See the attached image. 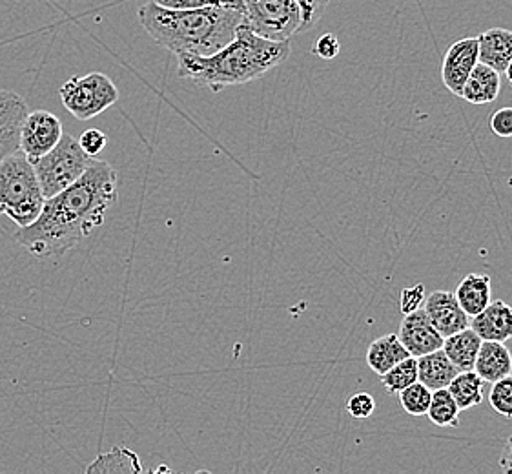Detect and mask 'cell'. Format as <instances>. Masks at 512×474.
<instances>
[{"mask_svg": "<svg viewBox=\"0 0 512 474\" xmlns=\"http://www.w3.org/2000/svg\"><path fill=\"white\" fill-rule=\"evenodd\" d=\"M119 199L110 163L95 159L72 186L44 201L41 216L15 232V241L39 259L62 258L101 227Z\"/></svg>", "mask_w": 512, "mask_h": 474, "instance_id": "cell-1", "label": "cell"}, {"mask_svg": "<svg viewBox=\"0 0 512 474\" xmlns=\"http://www.w3.org/2000/svg\"><path fill=\"white\" fill-rule=\"evenodd\" d=\"M292 52L290 41H268L246 26L237 28L236 37L208 57L179 55L177 73L181 79L205 86L214 93L228 86H241L261 79Z\"/></svg>", "mask_w": 512, "mask_h": 474, "instance_id": "cell-2", "label": "cell"}, {"mask_svg": "<svg viewBox=\"0 0 512 474\" xmlns=\"http://www.w3.org/2000/svg\"><path fill=\"white\" fill-rule=\"evenodd\" d=\"M144 31L174 55L208 57L225 48L245 22V13L226 8H166L154 0L137 11Z\"/></svg>", "mask_w": 512, "mask_h": 474, "instance_id": "cell-3", "label": "cell"}, {"mask_svg": "<svg viewBox=\"0 0 512 474\" xmlns=\"http://www.w3.org/2000/svg\"><path fill=\"white\" fill-rule=\"evenodd\" d=\"M46 197L42 194L35 166L21 150L0 161V214L17 227H28L41 216Z\"/></svg>", "mask_w": 512, "mask_h": 474, "instance_id": "cell-4", "label": "cell"}, {"mask_svg": "<svg viewBox=\"0 0 512 474\" xmlns=\"http://www.w3.org/2000/svg\"><path fill=\"white\" fill-rule=\"evenodd\" d=\"M97 157L86 154L72 135H62L57 146L35 161V174L46 199L57 196L92 166Z\"/></svg>", "mask_w": 512, "mask_h": 474, "instance_id": "cell-5", "label": "cell"}, {"mask_svg": "<svg viewBox=\"0 0 512 474\" xmlns=\"http://www.w3.org/2000/svg\"><path fill=\"white\" fill-rule=\"evenodd\" d=\"M59 95L64 108L79 121H90L119 101L117 86L101 72L68 79L62 84Z\"/></svg>", "mask_w": 512, "mask_h": 474, "instance_id": "cell-6", "label": "cell"}, {"mask_svg": "<svg viewBox=\"0 0 512 474\" xmlns=\"http://www.w3.org/2000/svg\"><path fill=\"white\" fill-rule=\"evenodd\" d=\"M245 24L268 41H290L301 33L303 15L297 0H243Z\"/></svg>", "mask_w": 512, "mask_h": 474, "instance_id": "cell-7", "label": "cell"}, {"mask_svg": "<svg viewBox=\"0 0 512 474\" xmlns=\"http://www.w3.org/2000/svg\"><path fill=\"white\" fill-rule=\"evenodd\" d=\"M62 135V123L57 115L48 110L30 112L22 124L21 152L35 163L57 146Z\"/></svg>", "mask_w": 512, "mask_h": 474, "instance_id": "cell-8", "label": "cell"}, {"mask_svg": "<svg viewBox=\"0 0 512 474\" xmlns=\"http://www.w3.org/2000/svg\"><path fill=\"white\" fill-rule=\"evenodd\" d=\"M480 62L478 59V37H465L458 42H454L451 48L443 57V66H441V81L445 88L461 97L463 86L467 83L474 66Z\"/></svg>", "mask_w": 512, "mask_h": 474, "instance_id": "cell-9", "label": "cell"}, {"mask_svg": "<svg viewBox=\"0 0 512 474\" xmlns=\"http://www.w3.org/2000/svg\"><path fill=\"white\" fill-rule=\"evenodd\" d=\"M28 114V104L19 93L0 90V161L21 150L22 124Z\"/></svg>", "mask_w": 512, "mask_h": 474, "instance_id": "cell-10", "label": "cell"}, {"mask_svg": "<svg viewBox=\"0 0 512 474\" xmlns=\"http://www.w3.org/2000/svg\"><path fill=\"white\" fill-rule=\"evenodd\" d=\"M423 310L427 312L429 320L443 338H449L452 334L467 329L471 318L461 309L454 292L449 290H434L425 298Z\"/></svg>", "mask_w": 512, "mask_h": 474, "instance_id": "cell-11", "label": "cell"}, {"mask_svg": "<svg viewBox=\"0 0 512 474\" xmlns=\"http://www.w3.org/2000/svg\"><path fill=\"white\" fill-rule=\"evenodd\" d=\"M403 347L409 351L410 356L420 358L423 354L438 351L443 347V336L432 325L425 310L407 314L401 321L400 332H398Z\"/></svg>", "mask_w": 512, "mask_h": 474, "instance_id": "cell-12", "label": "cell"}, {"mask_svg": "<svg viewBox=\"0 0 512 474\" xmlns=\"http://www.w3.org/2000/svg\"><path fill=\"white\" fill-rule=\"evenodd\" d=\"M471 327L483 341L512 340V303L503 299L491 301L485 309L472 318Z\"/></svg>", "mask_w": 512, "mask_h": 474, "instance_id": "cell-13", "label": "cell"}, {"mask_svg": "<svg viewBox=\"0 0 512 474\" xmlns=\"http://www.w3.org/2000/svg\"><path fill=\"white\" fill-rule=\"evenodd\" d=\"M502 90V79L500 73L492 70L491 66L478 62L474 66L467 83L463 86L461 99H465L467 103L482 106V104H491L498 99Z\"/></svg>", "mask_w": 512, "mask_h": 474, "instance_id": "cell-14", "label": "cell"}, {"mask_svg": "<svg viewBox=\"0 0 512 474\" xmlns=\"http://www.w3.org/2000/svg\"><path fill=\"white\" fill-rule=\"evenodd\" d=\"M478 59L498 73L505 72L512 59V31L491 28L478 37Z\"/></svg>", "mask_w": 512, "mask_h": 474, "instance_id": "cell-15", "label": "cell"}, {"mask_svg": "<svg viewBox=\"0 0 512 474\" xmlns=\"http://www.w3.org/2000/svg\"><path fill=\"white\" fill-rule=\"evenodd\" d=\"M474 371L482 376L483 382L494 383L512 372V354L502 341H482L476 356Z\"/></svg>", "mask_w": 512, "mask_h": 474, "instance_id": "cell-16", "label": "cell"}, {"mask_svg": "<svg viewBox=\"0 0 512 474\" xmlns=\"http://www.w3.org/2000/svg\"><path fill=\"white\" fill-rule=\"evenodd\" d=\"M492 281L487 274L472 272L461 279L454 296L458 299L461 309L469 318L480 314L491 303Z\"/></svg>", "mask_w": 512, "mask_h": 474, "instance_id": "cell-17", "label": "cell"}, {"mask_svg": "<svg viewBox=\"0 0 512 474\" xmlns=\"http://www.w3.org/2000/svg\"><path fill=\"white\" fill-rule=\"evenodd\" d=\"M458 372L460 371L447 358L443 349L423 354L418 358V382L427 385L431 391L449 387Z\"/></svg>", "mask_w": 512, "mask_h": 474, "instance_id": "cell-18", "label": "cell"}, {"mask_svg": "<svg viewBox=\"0 0 512 474\" xmlns=\"http://www.w3.org/2000/svg\"><path fill=\"white\" fill-rule=\"evenodd\" d=\"M482 338L471 329L460 330L443 340V352L456 365L458 371H474L476 356L482 347Z\"/></svg>", "mask_w": 512, "mask_h": 474, "instance_id": "cell-19", "label": "cell"}, {"mask_svg": "<svg viewBox=\"0 0 512 474\" xmlns=\"http://www.w3.org/2000/svg\"><path fill=\"white\" fill-rule=\"evenodd\" d=\"M409 356V351L403 347L398 334H387L370 343L365 360L370 369L381 376Z\"/></svg>", "mask_w": 512, "mask_h": 474, "instance_id": "cell-20", "label": "cell"}, {"mask_svg": "<svg viewBox=\"0 0 512 474\" xmlns=\"http://www.w3.org/2000/svg\"><path fill=\"white\" fill-rule=\"evenodd\" d=\"M483 387L485 382L476 371H463L456 374L451 385L447 387L451 391L452 398L458 403L460 411H467L483 402Z\"/></svg>", "mask_w": 512, "mask_h": 474, "instance_id": "cell-21", "label": "cell"}, {"mask_svg": "<svg viewBox=\"0 0 512 474\" xmlns=\"http://www.w3.org/2000/svg\"><path fill=\"white\" fill-rule=\"evenodd\" d=\"M143 465L139 456L126 449V447H115L110 453L101 454L95 458L86 473H141Z\"/></svg>", "mask_w": 512, "mask_h": 474, "instance_id": "cell-22", "label": "cell"}, {"mask_svg": "<svg viewBox=\"0 0 512 474\" xmlns=\"http://www.w3.org/2000/svg\"><path fill=\"white\" fill-rule=\"evenodd\" d=\"M460 413V407L452 398L451 391L447 387L432 391L431 405H429L427 416L434 425L443 427V429L460 427Z\"/></svg>", "mask_w": 512, "mask_h": 474, "instance_id": "cell-23", "label": "cell"}, {"mask_svg": "<svg viewBox=\"0 0 512 474\" xmlns=\"http://www.w3.org/2000/svg\"><path fill=\"white\" fill-rule=\"evenodd\" d=\"M379 378H381V385L385 387V391L389 394H400L403 389L418 382V358L409 356V358L401 360L390 371L381 374Z\"/></svg>", "mask_w": 512, "mask_h": 474, "instance_id": "cell-24", "label": "cell"}, {"mask_svg": "<svg viewBox=\"0 0 512 474\" xmlns=\"http://www.w3.org/2000/svg\"><path fill=\"white\" fill-rule=\"evenodd\" d=\"M432 391L421 382H414L400 392L403 411L409 416H425L431 405Z\"/></svg>", "mask_w": 512, "mask_h": 474, "instance_id": "cell-25", "label": "cell"}, {"mask_svg": "<svg viewBox=\"0 0 512 474\" xmlns=\"http://www.w3.org/2000/svg\"><path fill=\"white\" fill-rule=\"evenodd\" d=\"M489 403L496 414L503 418H512V372L492 383Z\"/></svg>", "mask_w": 512, "mask_h": 474, "instance_id": "cell-26", "label": "cell"}, {"mask_svg": "<svg viewBox=\"0 0 512 474\" xmlns=\"http://www.w3.org/2000/svg\"><path fill=\"white\" fill-rule=\"evenodd\" d=\"M166 8H226L245 13L243 0H154Z\"/></svg>", "mask_w": 512, "mask_h": 474, "instance_id": "cell-27", "label": "cell"}, {"mask_svg": "<svg viewBox=\"0 0 512 474\" xmlns=\"http://www.w3.org/2000/svg\"><path fill=\"white\" fill-rule=\"evenodd\" d=\"M376 411V400L369 392H356L347 400V413L356 420H367Z\"/></svg>", "mask_w": 512, "mask_h": 474, "instance_id": "cell-28", "label": "cell"}, {"mask_svg": "<svg viewBox=\"0 0 512 474\" xmlns=\"http://www.w3.org/2000/svg\"><path fill=\"white\" fill-rule=\"evenodd\" d=\"M297 4L301 6V15H303L301 31H308L312 30L318 24L319 19L323 17L330 0H297Z\"/></svg>", "mask_w": 512, "mask_h": 474, "instance_id": "cell-29", "label": "cell"}, {"mask_svg": "<svg viewBox=\"0 0 512 474\" xmlns=\"http://www.w3.org/2000/svg\"><path fill=\"white\" fill-rule=\"evenodd\" d=\"M425 285L423 283H416L412 287H405L401 290L400 296V309L401 314H410V312H416V310L423 309V303H425Z\"/></svg>", "mask_w": 512, "mask_h": 474, "instance_id": "cell-30", "label": "cell"}, {"mask_svg": "<svg viewBox=\"0 0 512 474\" xmlns=\"http://www.w3.org/2000/svg\"><path fill=\"white\" fill-rule=\"evenodd\" d=\"M77 141H79L82 150H84L86 154L92 155V157H97V155L103 152L106 145H108V137H106V134L101 132V130H97V128L86 130Z\"/></svg>", "mask_w": 512, "mask_h": 474, "instance_id": "cell-31", "label": "cell"}, {"mask_svg": "<svg viewBox=\"0 0 512 474\" xmlns=\"http://www.w3.org/2000/svg\"><path fill=\"white\" fill-rule=\"evenodd\" d=\"M491 126L492 134L502 137V139H511L512 137V106H505L496 110L491 115Z\"/></svg>", "mask_w": 512, "mask_h": 474, "instance_id": "cell-32", "label": "cell"}, {"mask_svg": "<svg viewBox=\"0 0 512 474\" xmlns=\"http://www.w3.org/2000/svg\"><path fill=\"white\" fill-rule=\"evenodd\" d=\"M312 52L321 59H325V61H332L341 52V44H339V39L334 33H325V35L319 37L318 41L314 42Z\"/></svg>", "mask_w": 512, "mask_h": 474, "instance_id": "cell-33", "label": "cell"}, {"mask_svg": "<svg viewBox=\"0 0 512 474\" xmlns=\"http://www.w3.org/2000/svg\"><path fill=\"white\" fill-rule=\"evenodd\" d=\"M500 467L503 473L512 474V436L507 438L505 447H503L502 456H500Z\"/></svg>", "mask_w": 512, "mask_h": 474, "instance_id": "cell-34", "label": "cell"}, {"mask_svg": "<svg viewBox=\"0 0 512 474\" xmlns=\"http://www.w3.org/2000/svg\"><path fill=\"white\" fill-rule=\"evenodd\" d=\"M505 77H507V81H509V84H512V59L509 61V64H507V68H505Z\"/></svg>", "mask_w": 512, "mask_h": 474, "instance_id": "cell-35", "label": "cell"}]
</instances>
